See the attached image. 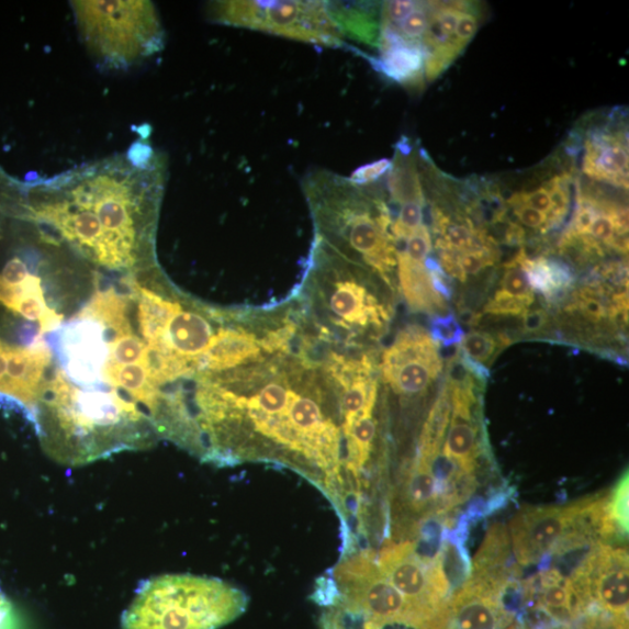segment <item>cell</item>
Here are the masks:
<instances>
[{
  "mask_svg": "<svg viewBox=\"0 0 629 629\" xmlns=\"http://www.w3.org/2000/svg\"><path fill=\"white\" fill-rule=\"evenodd\" d=\"M148 427H154L149 415L123 393L76 387L63 370L46 381L35 419L54 459L72 465L143 447Z\"/></svg>",
  "mask_w": 629,
  "mask_h": 629,
  "instance_id": "cell-1",
  "label": "cell"
},
{
  "mask_svg": "<svg viewBox=\"0 0 629 629\" xmlns=\"http://www.w3.org/2000/svg\"><path fill=\"white\" fill-rule=\"evenodd\" d=\"M302 184L321 239L338 254L359 256L389 282L396 265L392 221L386 204L371 196L370 186L328 170L313 171Z\"/></svg>",
  "mask_w": 629,
  "mask_h": 629,
  "instance_id": "cell-2",
  "label": "cell"
},
{
  "mask_svg": "<svg viewBox=\"0 0 629 629\" xmlns=\"http://www.w3.org/2000/svg\"><path fill=\"white\" fill-rule=\"evenodd\" d=\"M250 599L220 579L165 575L139 588L123 629H220L245 614Z\"/></svg>",
  "mask_w": 629,
  "mask_h": 629,
  "instance_id": "cell-3",
  "label": "cell"
},
{
  "mask_svg": "<svg viewBox=\"0 0 629 629\" xmlns=\"http://www.w3.org/2000/svg\"><path fill=\"white\" fill-rule=\"evenodd\" d=\"M81 41L99 67L126 70L164 48L157 8L144 0L71 2Z\"/></svg>",
  "mask_w": 629,
  "mask_h": 629,
  "instance_id": "cell-4",
  "label": "cell"
},
{
  "mask_svg": "<svg viewBox=\"0 0 629 629\" xmlns=\"http://www.w3.org/2000/svg\"><path fill=\"white\" fill-rule=\"evenodd\" d=\"M213 22L274 34L330 48L346 46L327 2H216L207 8Z\"/></svg>",
  "mask_w": 629,
  "mask_h": 629,
  "instance_id": "cell-5",
  "label": "cell"
},
{
  "mask_svg": "<svg viewBox=\"0 0 629 629\" xmlns=\"http://www.w3.org/2000/svg\"><path fill=\"white\" fill-rule=\"evenodd\" d=\"M333 577L342 598L377 621L427 624L381 573L370 552L342 560L334 569Z\"/></svg>",
  "mask_w": 629,
  "mask_h": 629,
  "instance_id": "cell-6",
  "label": "cell"
},
{
  "mask_svg": "<svg viewBox=\"0 0 629 629\" xmlns=\"http://www.w3.org/2000/svg\"><path fill=\"white\" fill-rule=\"evenodd\" d=\"M381 573L427 624L451 596L434 561L418 554L415 543H391L375 560Z\"/></svg>",
  "mask_w": 629,
  "mask_h": 629,
  "instance_id": "cell-7",
  "label": "cell"
},
{
  "mask_svg": "<svg viewBox=\"0 0 629 629\" xmlns=\"http://www.w3.org/2000/svg\"><path fill=\"white\" fill-rule=\"evenodd\" d=\"M314 258L324 281L332 284L327 291L326 307L337 327L352 334L372 324L381 326L387 319V313L377 299L351 277L345 257L328 245L318 244Z\"/></svg>",
  "mask_w": 629,
  "mask_h": 629,
  "instance_id": "cell-8",
  "label": "cell"
},
{
  "mask_svg": "<svg viewBox=\"0 0 629 629\" xmlns=\"http://www.w3.org/2000/svg\"><path fill=\"white\" fill-rule=\"evenodd\" d=\"M588 497L568 506H525L509 524L513 554L520 566L540 563L573 530Z\"/></svg>",
  "mask_w": 629,
  "mask_h": 629,
  "instance_id": "cell-9",
  "label": "cell"
},
{
  "mask_svg": "<svg viewBox=\"0 0 629 629\" xmlns=\"http://www.w3.org/2000/svg\"><path fill=\"white\" fill-rule=\"evenodd\" d=\"M605 615L628 622V551L599 543L571 577Z\"/></svg>",
  "mask_w": 629,
  "mask_h": 629,
  "instance_id": "cell-10",
  "label": "cell"
},
{
  "mask_svg": "<svg viewBox=\"0 0 629 629\" xmlns=\"http://www.w3.org/2000/svg\"><path fill=\"white\" fill-rule=\"evenodd\" d=\"M383 375L398 394L425 392L442 370V360L428 333L408 327L400 333L383 356Z\"/></svg>",
  "mask_w": 629,
  "mask_h": 629,
  "instance_id": "cell-11",
  "label": "cell"
},
{
  "mask_svg": "<svg viewBox=\"0 0 629 629\" xmlns=\"http://www.w3.org/2000/svg\"><path fill=\"white\" fill-rule=\"evenodd\" d=\"M61 364L72 383L94 387L104 383L109 338L98 321L76 316L60 333Z\"/></svg>",
  "mask_w": 629,
  "mask_h": 629,
  "instance_id": "cell-12",
  "label": "cell"
},
{
  "mask_svg": "<svg viewBox=\"0 0 629 629\" xmlns=\"http://www.w3.org/2000/svg\"><path fill=\"white\" fill-rule=\"evenodd\" d=\"M52 359V350L42 335L36 336L29 348L9 346L8 369L0 381V396L22 407L34 425Z\"/></svg>",
  "mask_w": 629,
  "mask_h": 629,
  "instance_id": "cell-13",
  "label": "cell"
},
{
  "mask_svg": "<svg viewBox=\"0 0 629 629\" xmlns=\"http://www.w3.org/2000/svg\"><path fill=\"white\" fill-rule=\"evenodd\" d=\"M451 378L449 385L452 416L443 454L468 475L474 476L480 446L476 441V427L472 415L475 404L472 379Z\"/></svg>",
  "mask_w": 629,
  "mask_h": 629,
  "instance_id": "cell-14",
  "label": "cell"
},
{
  "mask_svg": "<svg viewBox=\"0 0 629 629\" xmlns=\"http://www.w3.org/2000/svg\"><path fill=\"white\" fill-rule=\"evenodd\" d=\"M380 55L371 59L374 68L387 79L409 88H418L425 79V52L387 27H381Z\"/></svg>",
  "mask_w": 629,
  "mask_h": 629,
  "instance_id": "cell-15",
  "label": "cell"
},
{
  "mask_svg": "<svg viewBox=\"0 0 629 629\" xmlns=\"http://www.w3.org/2000/svg\"><path fill=\"white\" fill-rule=\"evenodd\" d=\"M514 559L508 530L504 525L495 524L490 527L474 558L471 577L504 588L518 582L521 575Z\"/></svg>",
  "mask_w": 629,
  "mask_h": 629,
  "instance_id": "cell-16",
  "label": "cell"
},
{
  "mask_svg": "<svg viewBox=\"0 0 629 629\" xmlns=\"http://www.w3.org/2000/svg\"><path fill=\"white\" fill-rule=\"evenodd\" d=\"M262 340L244 329L224 328L215 334L200 359L199 371L224 372L258 360ZM263 349V348H262Z\"/></svg>",
  "mask_w": 629,
  "mask_h": 629,
  "instance_id": "cell-17",
  "label": "cell"
},
{
  "mask_svg": "<svg viewBox=\"0 0 629 629\" xmlns=\"http://www.w3.org/2000/svg\"><path fill=\"white\" fill-rule=\"evenodd\" d=\"M584 171L589 178L628 188V150L625 137L597 133L586 143Z\"/></svg>",
  "mask_w": 629,
  "mask_h": 629,
  "instance_id": "cell-18",
  "label": "cell"
},
{
  "mask_svg": "<svg viewBox=\"0 0 629 629\" xmlns=\"http://www.w3.org/2000/svg\"><path fill=\"white\" fill-rule=\"evenodd\" d=\"M214 334L207 319L194 312H180L168 324L161 339L179 357L199 371L201 357L206 351Z\"/></svg>",
  "mask_w": 629,
  "mask_h": 629,
  "instance_id": "cell-19",
  "label": "cell"
},
{
  "mask_svg": "<svg viewBox=\"0 0 629 629\" xmlns=\"http://www.w3.org/2000/svg\"><path fill=\"white\" fill-rule=\"evenodd\" d=\"M398 279L409 306L419 312L446 311L445 300L436 293L425 261L411 259L403 251H396Z\"/></svg>",
  "mask_w": 629,
  "mask_h": 629,
  "instance_id": "cell-20",
  "label": "cell"
},
{
  "mask_svg": "<svg viewBox=\"0 0 629 629\" xmlns=\"http://www.w3.org/2000/svg\"><path fill=\"white\" fill-rule=\"evenodd\" d=\"M333 21L342 36L359 43L379 46L381 15L375 5L367 3L327 2Z\"/></svg>",
  "mask_w": 629,
  "mask_h": 629,
  "instance_id": "cell-21",
  "label": "cell"
},
{
  "mask_svg": "<svg viewBox=\"0 0 629 629\" xmlns=\"http://www.w3.org/2000/svg\"><path fill=\"white\" fill-rule=\"evenodd\" d=\"M131 285L138 299L139 332L147 345H154L164 338L171 318L182 311L181 304L141 288L137 282Z\"/></svg>",
  "mask_w": 629,
  "mask_h": 629,
  "instance_id": "cell-22",
  "label": "cell"
},
{
  "mask_svg": "<svg viewBox=\"0 0 629 629\" xmlns=\"http://www.w3.org/2000/svg\"><path fill=\"white\" fill-rule=\"evenodd\" d=\"M128 302L113 289L94 294L88 306L78 315L98 321L106 329L109 338L132 333L127 317Z\"/></svg>",
  "mask_w": 629,
  "mask_h": 629,
  "instance_id": "cell-23",
  "label": "cell"
},
{
  "mask_svg": "<svg viewBox=\"0 0 629 629\" xmlns=\"http://www.w3.org/2000/svg\"><path fill=\"white\" fill-rule=\"evenodd\" d=\"M514 260L525 271L531 290L542 293L547 299L557 296L573 282L568 267L558 261L544 258L530 260L524 252Z\"/></svg>",
  "mask_w": 629,
  "mask_h": 629,
  "instance_id": "cell-24",
  "label": "cell"
},
{
  "mask_svg": "<svg viewBox=\"0 0 629 629\" xmlns=\"http://www.w3.org/2000/svg\"><path fill=\"white\" fill-rule=\"evenodd\" d=\"M406 501L414 513L441 514L440 488L429 463L418 456L406 483Z\"/></svg>",
  "mask_w": 629,
  "mask_h": 629,
  "instance_id": "cell-25",
  "label": "cell"
},
{
  "mask_svg": "<svg viewBox=\"0 0 629 629\" xmlns=\"http://www.w3.org/2000/svg\"><path fill=\"white\" fill-rule=\"evenodd\" d=\"M13 313L22 315L29 321L41 323V335L59 329L63 324V315L48 308L42 279L31 274L23 283V291L19 296Z\"/></svg>",
  "mask_w": 629,
  "mask_h": 629,
  "instance_id": "cell-26",
  "label": "cell"
},
{
  "mask_svg": "<svg viewBox=\"0 0 629 629\" xmlns=\"http://www.w3.org/2000/svg\"><path fill=\"white\" fill-rule=\"evenodd\" d=\"M606 514L620 537L628 532V473L626 472L614 490L606 494Z\"/></svg>",
  "mask_w": 629,
  "mask_h": 629,
  "instance_id": "cell-27",
  "label": "cell"
},
{
  "mask_svg": "<svg viewBox=\"0 0 629 629\" xmlns=\"http://www.w3.org/2000/svg\"><path fill=\"white\" fill-rule=\"evenodd\" d=\"M145 349V341L133 334L113 337L109 340L108 361L121 366L138 364L144 357Z\"/></svg>",
  "mask_w": 629,
  "mask_h": 629,
  "instance_id": "cell-28",
  "label": "cell"
},
{
  "mask_svg": "<svg viewBox=\"0 0 629 629\" xmlns=\"http://www.w3.org/2000/svg\"><path fill=\"white\" fill-rule=\"evenodd\" d=\"M400 209L397 220L391 224V235L395 240L405 242L424 224L425 199L406 201Z\"/></svg>",
  "mask_w": 629,
  "mask_h": 629,
  "instance_id": "cell-29",
  "label": "cell"
},
{
  "mask_svg": "<svg viewBox=\"0 0 629 629\" xmlns=\"http://www.w3.org/2000/svg\"><path fill=\"white\" fill-rule=\"evenodd\" d=\"M501 292L510 297L521 300L528 303L529 306H531L533 302V293L528 278L516 260H513L506 266Z\"/></svg>",
  "mask_w": 629,
  "mask_h": 629,
  "instance_id": "cell-30",
  "label": "cell"
},
{
  "mask_svg": "<svg viewBox=\"0 0 629 629\" xmlns=\"http://www.w3.org/2000/svg\"><path fill=\"white\" fill-rule=\"evenodd\" d=\"M569 181L568 177H557L544 186L549 192L552 205L551 212L547 216L546 231L552 225L561 223L568 214L570 203Z\"/></svg>",
  "mask_w": 629,
  "mask_h": 629,
  "instance_id": "cell-31",
  "label": "cell"
},
{
  "mask_svg": "<svg viewBox=\"0 0 629 629\" xmlns=\"http://www.w3.org/2000/svg\"><path fill=\"white\" fill-rule=\"evenodd\" d=\"M430 337L435 345L451 348L461 345L465 333L454 315L437 316L431 322Z\"/></svg>",
  "mask_w": 629,
  "mask_h": 629,
  "instance_id": "cell-32",
  "label": "cell"
},
{
  "mask_svg": "<svg viewBox=\"0 0 629 629\" xmlns=\"http://www.w3.org/2000/svg\"><path fill=\"white\" fill-rule=\"evenodd\" d=\"M497 342L487 333L473 332L464 336L461 350L464 356L482 364L494 355Z\"/></svg>",
  "mask_w": 629,
  "mask_h": 629,
  "instance_id": "cell-33",
  "label": "cell"
},
{
  "mask_svg": "<svg viewBox=\"0 0 629 629\" xmlns=\"http://www.w3.org/2000/svg\"><path fill=\"white\" fill-rule=\"evenodd\" d=\"M599 209L595 201L585 198H580V204L573 223L569 227V232L564 236L563 242H570L584 237L588 234L591 225H593Z\"/></svg>",
  "mask_w": 629,
  "mask_h": 629,
  "instance_id": "cell-34",
  "label": "cell"
},
{
  "mask_svg": "<svg viewBox=\"0 0 629 629\" xmlns=\"http://www.w3.org/2000/svg\"><path fill=\"white\" fill-rule=\"evenodd\" d=\"M529 304L510 297L503 292L498 291L497 294L487 303L485 307V313L491 315H509V316H523L528 312Z\"/></svg>",
  "mask_w": 629,
  "mask_h": 629,
  "instance_id": "cell-35",
  "label": "cell"
},
{
  "mask_svg": "<svg viewBox=\"0 0 629 629\" xmlns=\"http://www.w3.org/2000/svg\"><path fill=\"white\" fill-rule=\"evenodd\" d=\"M456 255L465 277L479 274L495 260L494 250H473Z\"/></svg>",
  "mask_w": 629,
  "mask_h": 629,
  "instance_id": "cell-36",
  "label": "cell"
},
{
  "mask_svg": "<svg viewBox=\"0 0 629 629\" xmlns=\"http://www.w3.org/2000/svg\"><path fill=\"white\" fill-rule=\"evenodd\" d=\"M405 242L404 254L413 260L426 261L431 250V239L428 227L425 224L419 226Z\"/></svg>",
  "mask_w": 629,
  "mask_h": 629,
  "instance_id": "cell-37",
  "label": "cell"
},
{
  "mask_svg": "<svg viewBox=\"0 0 629 629\" xmlns=\"http://www.w3.org/2000/svg\"><path fill=\"white\" fill-rule=\"evenodd\" d=\"M392 167V161L381 159L379 161L361 166L351 176V180L358 184H371L385 177Z\"/></svg>",
  "mask_w": 629,
  "mask_h": 629,
  "instance_id": "cell-38",
  "label": "cell"
},
{
  "mask_svg": "<svg viewBox=\"0 0 629 629\" xmlns=\"http://www.w3.org/2000/svg\"><path fill=\"white\" fill-rule=\"evenodd\" d=\"M510 204L512 205H518V204L527 205V206H530L532 209L538 210V212H541L546 215L550 214L551 207H552L551 199H550L549 192H548L546 187L533 190V192H530V193L516 194L510 199Z\"/></svg>",
  "mask_w": 629,
  "mask_h": 629,
  "instance_id": "cell-39",
  "label": "cell"
},
{
  "mask_svg": "<svg viewBox=\"0 0 629 629\" xmlns=\"http://www.w3.org/2000/svg\"><path fill=\"white\" fill-rule=\"evenodd\" d=\"M311 598L319 606L330 607L337 604L340 600L341 595L334 577H324L318 580L316 582L315 593Z\"/></svg>",
  "mask_w": 629,
  "mask_h": 629,
  "instance_id": "cell-40",
  "label": "cell"
},
{
  "mask_svg": "<svg viewBox=\"0 0 629 629\" xmlns=\"http://www.w3.org/2000/svg\"><path fill=\"white\" fill-rule=\"evenodd\" d=\"M480 21L474 13L469 11L464 12L456 26V41L464 49L467 45L473 40L476 31H479Z\"/></svg>",
  "mask_w": 629,
  "mask_h": 629,
  "instance_id": "cell-41",
  "label": "cell"
},
{
  "mask_svg": "<svg viewBox=\"0 0 629 629\" xmlns=\"http://www.w3.org/2000/svg\"><path fill=\"white\" fill-rule=\"evenodd\" d=\"M31 276L27 263L19 257L7 262L0 277L12 285H21Z\"/></svg>",
  "mask_w": 629,
  "mask_h": 629,
  "instance_id": "cell-42",
  "label": "cell"
},
{
  "mask_svg": "<svg viewBox=\"0 0 629 629\" xmlns=\"http://www.w3.org/2000/svg\"><path fill=\"white\" fill-rule=\"evenodd\" d=\"M513 206H514V212H516L517 217L523 224L531 228H541V227L546 228L548 221L546 214L538 212V210L536 209L523 204Z\"/></svg>",
  "mask_w": 629,
  "mask_h": 629,
  "instance_id": "cell-43",
  "label": "cell"
},
{
  "mask_svg": "<svg viewBox=\"0 0 629 629\" xmlns=\"http://www.w3.org/2000/svg\"><path fill=\"white\" fill-rule=\"evenodd\" d=\"M579 306L583 314L593 321H600L606 317V310L603 303L595 299L594 295H588L587 292H583L580 295Z\"/></svg>",
  "mask_w": 629,
  "mask_h": 629,
  "instance_id": "cell-44",
  "label": "cell"
},
{
  "mask_svg": "<svg viewBox=\"0 0 629 629\" xmlns=\"http://www.w3.org/2000/svg\"><path fill=\"white\" fill-rule=\"evenodd\" d=\"M23 291V283L21 285L9 284L0 277V304L13 312L15 303L21 296Z\"/></svg>",
  "mask_w": 629,
  "mask_h": 629,
  "instance_id": "cell-45",
  "label": "cell"
},
{
  "mask_svg": "<svg viewBox=\"0 0 629 629\" xmlns=\"http://www.w3.org/2000/svg\"><path fill=\"white\" fill-rule=\"evenodd\" d=\"M0 629H14L13 608L0 588Z\"/></svg>",
  "mask_w": 629,
  "mask_h": 629,
  "instance_id": "cell-46",
  "label": "cell"
},
{
  "mask_svg": "<svg viewBox=\"0 0 629 629\" xmlns=\"http://www.w3.org/2000/svg\"><path fill=\"white\" fill-rule=\"evenodd\" d=\"M524 328L526 332H539L547 321V315L542 311L526 312L524 315Z\"/></svg>",
  "mask_w": 629,
  "mask_h": 629,
  "instance_id": "cell-47",
  "label": "cell"
},
{
  "mask_svg": "<svg viewBox=\"0 0 629 629\" xmlns=\"http://www.w3.org/2000/svg\"><path fill=\"white\" fill-rule=\"evenodd\" d=\"M524 231L518 224H510L507 228L506 240L508 244H520L524 240Z\"/></svg>",
  "mask_w": 629,
  "mask_h": 629,
  "instance_id": "cell-48",
  "label": "cell"
},
{
  "mask_svg": "<svg viewBox=\"0 0 629 629\" xmlns=\"http://www.w3.org/2000/svg\"><path fill=\"white\" fill-rule=\"evenodd\" d=\"M8 350L7 342L0 340V381L4 378L8 369Z\"/></svg>",
  "mask_w": 629,
  "mask_h": 629,
  "instance_id": "cell-49",
  "label": "cell"
},
{
  "mask_svg": "<svg viewBox=\"0 0 629 629\" xmlns=\"http://www.w3.org/2000/svg\"><path fill=\"white\" fill-rule=\"evenodd\" d=\"M557 629H565V628H557Z\"/></svg>",
  "mask_w": 629,
  "mask_h": 629,
  "instance_id": "cell-50",
  "label": "cell"
}]
</instances>
